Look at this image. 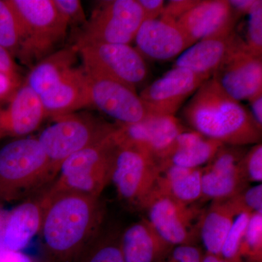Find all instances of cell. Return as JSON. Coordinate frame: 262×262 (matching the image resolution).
Returning <instances> with one entry per match:
<instances>
[{"instance_id": "35", "label": "cell", "mask_w": 262, "mask_h": 262, "mask_svg": "<svg viewBox=\"0 0 262 262\" xmlns=\"http://www.w3.org/2000/svg\"><path fill=\"white\" fill-rule=\"evenodd\" d=\"M203 255L194 245L174 246L163 262H202Z\"/></svg>"}, {"instance_id": "8", "label": "cell", "mask_w": 262, "mask_h": 262, "mask_svg": "<svg viewBox=\"0 0 262 262\" xmlns=\"http://www.w3.org/2000/svg\"><path fill=\"white\" fill-rule=\"evenodd\" d=\"M144 20V14L137 0L102 2L83 26V31L76 44L130 45Z\"/></svg>"}, {"instance_id": "31", "label": "cell", "mask_w": 262, "mask_h": 262, "mask_svg": "<svg viewBox=\"0 0 262 262\" xmlns=\"http://www.w3.org/2000/svg\"><path fill=\"white\" fill-rule=\"evenodd\" d=\"M246 46L253 54L262 57V1L255 0L248 13Z\"/></svg>"}, {"instance_id": "7", "label": "cell", "mask_w": 262, "mask_h": 262, "mask_svg": "<svg viewBox=\"0 0 262 262\" xmlns=\"http://www.w3.org/2000/svg\"><path fill=\"white\" fill-rule=\"evenodd\" d=\"M87 75L106 77L136 90L147 78V65L130 45L89 42L75 44Z\"/></svg>"}, {"instance_id": "4", "label": "cell", "mask_w": 262, "mask_h": 262, "mask_svg": "<svg viewBox=\"0 0 262 262\" xmlns=\"http://www.w3.org/2000/svg\"><path fill=\"white\" fill-rule=\"evenodd\" d=\"M22 32L18 59L34 66L56 51L67 35L69 26L53 0H8Z\"/></svg>"}, {"instance_id": "19", "label": "cell", "mask_w": 262, "mask_h": 262, "mask_svg": "<svg viewBox=\"0 0 262 262\" xmlns=\"http://www.w3.org/2000/svg\"><path fill=\"white\" fill-rule=\"evenodd\" d=\"M44 204L43 192L15 207L3 219L0 228V251H21L40 232Z\"/></svg>"}, {"instance_id": "14", "label": "cell", "mask_w": 262, "mask_h": 262, "mask_svg": "<svg viewBox=\"0 0 262 262\" xmlns=\"http://www.w3.org/2000/svg\"><path fill=\"white\" fill-rule=\"evenodd\" d=\"M209 80L187 69L173 67L141 91L139 97L151 115H173Z\"/></svg>"}, {"instance_id": "26", "label": "cell", "mask_w": 262, "mask_h": 262, "mask_svg": "<svg viewBox=\"0 0 262 262\" xmlns=\"http://www.w3.org/2000/svg\"><path fill=\"white\" fill-rule=\"evenodd\" d=\"M78 56L75 45L57 50L32 67L26 83L40 96L77 67Z\"/></svg>"}, {"instance_id": "34", "label": "cell", "mask_w": 262, "mask_h": 262, "mask_svg": "<svg viewBox=\"0 0 262 262\" xmlns=\"http://www.w3.org/2000/svg\"><path fill=\"white\" fill-rule=\"evenodd\" d=\"M57 9L69 26L84 25L87 22L82 3L79 0H53Z\"/></svg>"}, {"instance_id": "10", "label": "cell", "mask_w": 262, "mask_h": 262, "mask_svg": "<svg viewBox=\"0 0 262 262\" xmlns=\"http://www.w3.org/2000/svg\"><path fill=\"white\" fill-rule=\"evenodd\" d=\"M143 209L160 237L173 246L193 245L199 234L201 211L168 196L151 192Z\"/></svg>"}, {"instance_id": "33", "label": "cell", "mask_w": 262, "mask_h": 262, "mask_svg": "<svg viewBox=\"0 0 262 262\" xmlns=\"http://www.w3.org/2000/svg\"><path fill=\"white\" fill-rule=\"evenodd\" d=\"M232 198L241 213H262L261 184L246 188Z\"/></svg>"}, {"instance_id": "25", "label": "cell", "mask_w": 262, "mask_h": 262, "mask_svg": "<svg viewBox=\"0 0 262 262\" xmlns=\"http://www.w3.org/2000/svg\"><path fill=\"white\" fill-rule=\"evenodd\" d=\"M203 168L170 166L160 168L153 192L183 204L191 205L202 198Z\"/></svg>"}, {"instance_id": "24", "label": "cell", "mask_w": 262, "mask_h": 262, "mask_svg": "<svg viewBox=\"0 0 262 262\" xmlns=\"http://www.w3.org/2000/svg\"><path fill=\"white\" fill-rule=\"evenodd\" d=\"M241 213L232 198L213 201L211 207L202 215L200 222L199 237L206 253L220 256L234 219Z\"/></svg>"}, {"instance_id": "29", "label": "cell", "mask_w": 262, "mask_h": 262, "mask_svg": "<svg viewBox=\"0 0 262 262\" xmlns=\"http://www.w3.org/2000/svg\"><path fill=\"white\" fill-rule=\"evenodd\" d=\"M262 256V213H253L250 217L245 233L239 258L243 262H261Z\"/></svg>"}, {"instance_id": "3", "label": "cell", "mask_w": 262, "mask_h": 262, "mask_svg": "<svg viewBox=\"0 0 262 262\" xmlns=\"http://www.w3.org/2000/svg\"><path fill=\"white\" fill-rule=\"evenodd\" d=\"M54 179L37 139L17 138L0 148V203L22 199Z\"/></svg>"}, {"instance_id": "27", "label": "cell", "mask_w": 262, "mask_h": 262, "mask_svg": "<svg viewBox=\"0 0 262 262\" xmlns=\"http://www.w3.org/2000/svg\"><path fill=\"white\" fill-rule=\"evenodd\" d=\"M0 46L13 58H19L22 48L21 29L8 0H0Z\"/></svg>"}, {"instance_id": "5", "label": "cell", "mask_w": 262, "mask_h": 262, "mask_svg": "<svg viewBox=\"0 0 262 262\" xmlns=\"http://www.w3.org/2000/svg\"><path fill=\"white\" fill-rule=\"evenodd\" d=\"M113 131L102 140L67 158L61 164L56 179L48 186L46 192L50 194L72 192L100 198L103 189L111 182L114 154L117 146Z\"/></svg>"}, {"instance_id": "30", "label": "cell", "mask_w": 262, "mask_h": 262, "mask_svg": "<svg viewBox=\"0 0 262 262\" xmlns=\"http://www.w3.org/2000/svg\"><path fill=\"white\" fill-rule=\"evenodd\" d=\"M251 214L242 213L234 219L226 237L220 256L229 262H241V246Z\"/></svg>"}, {"instance_id": "1", "label": "cell", "mask_w": 262, "mask_h": 262, "mask_svg": "<svg viewBox=\"0 0 262 262\" xmlns=\"http://www.w3.org/2000/svg\"><path fill=\"white\" fill-rule=\"evenodd\" d=\"M39 234L48 262H77L97 237L102 224L100 198L80 193L43 192Z\"/></svg>"}, {"instance_id": "37", "label": "cell", "mask_w": 262, "mask_h": 262, "mask_svg": "<svg viewBox=\"0 0 262 262\" xmlns=\"http://www.w3.org/2000/svg\"><path fill=\"white\" fill-rule=\"evenodd\" d=\"M0 75H4L15 83L18 84V68L11 54L0 46Z\"/></svg>"}, {"instance_id": "2", "label": "cell", "mask_w": 262, "mask_h": 262, "mask_svg": "<svg viewBox=\"0 0 262 262\" xmlns=\"http://www.w3.org/2000/svg\"><path fill=\"white\" fill-rule=\"evenodd\" d=\"M182 115L194 131L224 145L261 143V130L249 110L227 96L212 78L196 90Z\"/></svg>"}, {"instance_id": "36", "label": "cell", "mask_w": 262, "mask_h": 262, "mask_svg": "<svg viewBox=\"0 0 262 262\" xmlns=\"http://www.w3.org/2000/svg\"><path fill=\"white\" fill-rule=\"evenodd\" d=\"M199 0H172L165 5L160 18L177 22L198 3Z\"/></svg>"}, {"instance_id": "42", "label": "cell", "mask_w": 262, "mask_h": 262, "mask_svg": "<svg viewBox=\"0 0 262 262\" xmlns=\"http://www.w3.org/2000/svg\"><path fill=\"white\" fill-rule=\"evenodd\" d=\"M202 262H229L223 258L221 256H216V255L211 254V253H206L203 255L202 258Z\"/></svg>"}, {"instance_id": "40", "label": "cell", "mask_w": 262, "mask_h": 262, "mask_svg": "<svg viewBox=\"0 0 262 262\" xmlns=\"http://www.w3.org/2000/svg\"><path fill=\"white\" fill-rule=\"evenodd\" d=\"M250 114L252 117L253 121L256 124L258 128L262 130V94L250 100Z\"/></svg>"}, {"instance_id": "15", "label": "cell", "mask_w": 262, "mask_h": 262, "mask_svg": "<svg viewBox=\"0 0 262 262\" xmlns=\"http://www.w3.org/2000/svg\"><path fill=\"white\" fill-rule=\"evenodd\" d=\"M243 146L224 145L202 174V198L213 201H225L248 187L241 163L246 154Z\"/></svg>"}, {"instance_id": "18", "label": "cell", "mask_w": 262, "mask_h": 262, "mask_svg": "<svg viewBox=\"0 0 262 262\" xmlns=\"http://www.w3.org/2000/svg\"><path fill=\"white\" fill-rule=\"evenodd\" d=\"M46 117L39 95L25 82L11 95L8 106L0 108V138L27 137Z\"/></svg>"}, {"instance_id": "11", "label": "cell", "mask_w": 262, "mask_h": 262, "mask_svg": "<svg viewBox=\"0 0 262 262\" xmlns=\"http://www.w3.org/2000/svg\"><path fill=\"white\" fill-rule=\"evenodd\" d=\"M235 101H250L262 94V57L253 54L241 38L211 77Z\"/></svg>"}, {"instance_id": "28", "label": "cell", "mask_w": 262, "mask_h": 262, "mask_svg": "<svg viewBox=\"0 0 262 262\" xmlns=\"http://www.w3.org/2000/svg\"><path fill=\"white\" fill-rule=\"evenodd\" d=\"M120 236L114 233L100 237L98 234L77 262H125Z\"/></svg>"}, {"instance_id": "13", "label": "cell", "mask_w": 262, "mask_h": 262, "mask_svg": "<svg viewBox=\"0 0 262 262\" xmlns=\"http://www.w3.org/2000/svg\"><path fill=\"white\" fill-rule=\"evenodd\" d=\"M86 75L89 107L105 114L120 125L136 123L151 115L136 90L106 77Z\"/></svg>"}, {"instance_id": "6", "label": "cell", "mask_w": 262, "mask_h": 262, "mask_svg": "<svg viewBox=\"0 0 262 262\" xmlns=\"http://www.w3.org/2000/svg\"><path fill=\"white\" fill-rule=\"evenodd\" d=\"M54 122L37 138L50 160L56 179L61 164L77 151L102 140L116 125L89 114H69L53 117Z\"/></svg>"}, {"instance_id": "9", "label": "cell", "mask_w": 262, "mask_h": 262, "mask_svg": "<svg viewBox=\"0 0 262 262\" xmlns=\"http://www.w3.org/2000/svg\"><path fill=\"white\" fill-rule=\"evenodd\" d=\"M160 171L159 163L151 155L131 146L117 145L111 182L127 204L143 209L154 190Z\"/></svg>"}, {"instance_id": "39", "label": "cell", "mask_w": 262, "mask_h": 262, "mask_svg": "<svg viewBox=\"0 0 262 262\" xmlns=\"http://www.w3.org/2000/svg\"><path fill=\"white\" fill-rule=\"evenodd\" d=\"M0 262H48L39 261L21 251H0Z\"/></svg>"}, {"instance_id": "12", "label": "cell", "mask_w": 262, "mask_h": 262, "mask_svg": "<svg viewBox=\"0 0 262 262\" xmlns=\"http://www.w3.org/2000/svg\"><path fill=\"white\" fill-rule=\"evenodd\" d=\"M184 130L182 124L173 115H150L136 123L117 124L113 138L117 146L136 148L159 162L176 138Z\"/></svg>"}, {"instance_id": "41", "label": "cell", "mask_w": 262, "mask_h": 262, "mask_svg": "<svg viewBox=\"0 0 262 262\" xmlns=\"http://www.w3.org/2000/svg\"><path fill=\"white\" fill-rule=\"evenodd\" d=\"M228 2L234 11L241 16L248 14L254 5L255 0H228Z\"/></svg>"}, {"instance_id": "32", "label": "cell", "mask_w": 262, "mask_h": 262, "mask_svg": "<svg viewBox=\"0 0 262 262\" xmlns=\"http://www.w3.org/2000/svg\"><path fill=\"white\" fill-rule=\"evenodd\" d=\"M241 171L248 182L261 183L262 181V144H254L246 151L241 163Z\"/></svg>"}, {"instance_id": "21", "label": "cell", "mask_w": 262, "mask_h": 262, "mask_svg": "<svg viewBox=\"0 0 262 262\" xmlns=\"http://www.w3.org/2000/svg\"><path fill=\"white\" fill-rule=\"evenodd\" d=\"M120 246L125 262H160L174 247L160 237L146 219L123 231Z\"/></svg>"}, {"instance_id": "16", "label": "cell", "mask_w": 262, "mask_h": 262, "mask_svg": "<svg viewBox=\"0 0 262 262\" xmlns=\"http://www.w3.org/2000/svg\"><path fill=\"white\" fill-rule=\"evenodd\" d=\"M241 18L228 0H199L177 20L191 44L232 34Z\"/></svg>"}, {"instance_id": "38", "label": "cell", "mask_w": 262, "mask_h": 262, "mask_svg": "<svg viewBox=\"0 0 262 262\" xmlns=\"http://www.w3.org/2000/svg\"><path fill=\"white\" fill-rule=\"evenodd\" d=\"M144 14V20H154L161 16L165 7L163 0H137Z\"/></svg>"}, {"instance_id": "22", "label": "cell", "mask_w": 262, "mask_h": 262, "mask_svg": "<svg viewBox=\"0 0 262 262\" xmlns=\"http://www.w3.org/2000/svg\"><path fill=\"white\" fill-rule=\"evenodd\" d=\"M238 38L234 32L227 36L209 38L194 43L177 57L173 67L187 69L211 79Z\"/></svg>"}, {"instance_id": "43", "label": "cell", "mask_w": 262, "mask_h": 262, "mask_svg": "<svg viewBox=\"0 0 262 262\" xmlns=\"http://www.w3.org/2000/svg\"><path fill=\"white\" fill-rule=\"evenodd\" d=\"M3 219L4 218H3V217L0 215V228H1L2 224H3Z\"/></svg>"}, {"instance_id": "17", "label": "cell", "mask_w": 262, "mask_h": 262, "mask_svg": "<svg viewBox=\"0 0 262 262\" xmlns=\"http://www.w3.org/2000/svg\"><path fill=\"white\" fill-rule=\"evenodd\" d=\"M134 40L141 56L157 61H169L192 46L177 22L160 18L144 20Z\"/></svg>"}, {"instance_id": "20", "label": "cell", "mask_w": 262, "mask_h": 262, "mask_svg": "<svg viewBox=\"0 0 262 262\" xmlns=\"http://www.w3.org/2000/svg\"><path fill=\"white\" fill-rule=\"evenodd\" d=\"M39 98L47 117L52 118L89 107V84L84 69L75 67Z\"/></svg>"}, {"instance_id": "23", "label": "cell", "mask_w": 262, "mask_h": 262, "mask_svg": "<svg viewBox=\"0 0 262 262\" xmlns=\"http://www.w3.org/2000/svg\"><path fill=\"white\" fill-rule=\"evenodd\" d=\"M223 144L208 139L196 131L181 133L168 151L158 162L160 168L174 165L187 168H199L209 163Z\"/></svg>"}]
</instances>
